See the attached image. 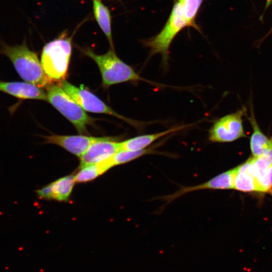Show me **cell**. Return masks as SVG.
<instances>
[{
	"label": "cell",
	"instance_id": "6da1fadb",
	"mask_svg": "<svg viewBox=\"0 0 272 272\" xmlns=\"http://www.w3.org/2000/svg\"><path fill=\"white\" fill-rule=\"evenodd\" d=\"M0 54L10 59L18 74L26 82L40 88L52 84L37 54L28 48L25 41L21 44L9 45L1 40Z\"/></svg>",
	"mask_w": 272,
	"mask_h": 272
},
{
	"label": "cell",
	"instance_id": "7a4b0ae2",
	"mask_svg": "<svg viewBox=\"0 0 272 272\" xmlns=\"http://www.w3.org/2000/svg\"><path fill=\"white\" fill-rule=\"evenodd\" d=\"M82 51L96 63L102 76V85L105 88L129 81L149 82L142 78L130 66L119 58L112 49L101 55L94 53L89 48L82 49Z\"/></svg>",
	"mask_w": 272,
	"mask_h": 272
},
{
	"label": "cell",
	"instance_id": "3957f363",
	"mask_svg": "<svg viewBox=\"0 0 272 272\" xmlns=\"http://www.w3.org/2000/svg\"><path fill=\"white\" fill-rule=\"evenodd\" d=\"M72 37L61 36L46 44L41 55L43 70L52 82L60 83L67 74L72 52Z\"/></svg>",
	"mask_w": 272,
	"mask_h": 272
},
{
	"label": "cell",
	"instance_id": "277c9868",
	"mask_svg": "<svg viewBox=\"0 0 272 272\" xmlns=\"http://www.w3.org/2000/svg\"><path fill=\"white\" fill-rule=\"evenodd\" d=\"M48 101L75 127L82 135L88 134L87 126L92 125L94 119L85 110L59 85L48 87Z\"/></svg>",
	"mask_w": 272,
	"mask_h": 272
},
{
	"label": "cell",
	"instance_id": "5b68a950",
	"mask_svg": "<svg viewBox=\"0 0 272 272\" xmlns=\"http://www.w3.org/2000/svg\"><path fill=\"white\" fill-rule=\"evenodd\" d=\"M185 27L186 24L182 5L177 1L162 30L156 36L145 41L144 44L150 48L151 55L161 54L163 63L166 64L169 46L177 34Z\"/></svg>",
	"mask_w": 272,
	"mask_h": 272
},
{
	"label": "cell",
	"instance_id": "8992f818",
	"mask_svg": "<svg viewBox=\"0 0 272 272\" xmlns=\"http://www.w3.org/2000/svg\"><path fill=\"white\" fill-rule=\"evenodd\" d=\"M246 113L243 107L217 120L209 130V140L213 143H229L246 137L242 119Z\"/></svg>",
	"mask_w": 272,
	"mask_h": 272
},
{
	"label": "cell",
	"instance_id": "52a82bcc",
	"mask_svg": "<svg viewBox=\"0 0 272 272\" xmlns=\"http://www.w3.org/2000/svg\"><path fill=\"white\" fill-rule=\"evenodd\" d=\"M61 88L68 94L84 110L96 113L113 115L132 123L130 120L118 114L107 105L96 95L83 88L75 86L65 80L59 84Z\"/></svg>",
	"mask_w": 272,
	"mask_h": 272
},
{
	"label": "cell",
	"instance_id": "ba28073f",
	"mask_svg": "<svg viewBox=\"0 0 272 272\" xmlns=\"http://www.w3.org/2000/svg\"><path fill=\"white\" fill-rule=\"evenodd\" d=\"M237 167L224 172L200 184L183 187L175 192L161 198L167 203L186 193L204 189H234L235 175Z\"/></svg>",
	"mask_w": 272,
	"mask_h": 272
},
{
	"label": "cell",
	"instance_id": "9c48e42d",
	"mask_svg": "<svg viewBox=\"0 0 272 272\" xmlns=\"http://www.w3.org/2000/svg\"><path fill=\"white\" fill-rule=\"evenodd\" d=\"M109 138L88 137L82 134L78 135L52 134L43 136L45 144L58 145L80 158L93 144Z\"/></svg>",
	"mask_w": 272,
	"mask_h": 272
},
{
	"label": "cell",
	"instance_id": "30bf717a",
	"mask_svg": "<svg viewBox=\"0 0 272 272\" xmlns=\"http://www.w3.org/2000/svg\"><path fill=\"white\" fill-rule=\"evenodd\" d=\"M109 137L93 144L80 157L79 169L87 165L102 162L120 151V142Z\"/></svg>",
	"mask_w": 272,
	"mask_h": 272
},
{
	"label": "cell",
	"instance_id": "8fae6325",
	"mask_svg": "<svg viewBox=\"0 0 272 272\" xmlns=\"http://www.w3.org/2000/svg\"><path fill=\"white\" fill-rule=\"evenodd\" d=\"M0 92L19 99H35L48 101L47 93L44 90L27 82L0 81Z\"/></svg>",
	"mask_w": 272,
	"mask_h": 272
},
{
	"label": "cell",
	"instance_id": "7c38bea8",
	"mask_svg": "<svg viewBox=\"0 0 272 272\" xmlns=\"http://www.w3.org/2000/svg\"><path fill=\"white\" fill-rule=\"evenodd\" d=\"M75 182V176H65L37 189L36 192L39 198L66 201L70 198Z\"/></svg>",
	"mask_w": 272,
	"mask_h": 272
},
{
	"label": "cell",
	"instance_id": "4fadbf2b",
	"mask_svg": "<svg viewBox=\"0 0 272 272\" xmlns=\"http://www.w3.org/2000/svg\"><path fill=\"white\" fill-rule=\"evenodd\" d=\"M234 189L243 192H259L258 182L252 171L250 158L237 167Z\"/></svg>",
	"mask_w": 272,
	"mask_h": 272
},
{
	"label": "cell",
	"instance_id": "5bb4252c",
	"mask_svg": "<svg viewBox=\"0 0 272 272\" xmlns=\"http://www.w3.org/2000/svg\"><path fill=\"white\" fill-rule=\"evenodd\" d=\"M248 119L252 128L250 139V150L252 157H257L263 154L269 149L272 143V139L267 138L261 131L251 107Z\"/></svg>",
	"mask_w": 272,
	"mask_h": 272
},
{
	"label": "cell",
	"instance_id": "9a60e30c",
	"mask_svg": "<svg viewBox=\"0 0 272 272\" xmlns=\"http://www.w3.org/2000/svg\"><path fill=\"white\" fill-rule=\"evenodd\" d=\"M188 125H182L155 133L134 137L120 142V151H137L147 148L155 141L168 134L181 130Z\"/></svg>",
	"mask_w": 272,
	"mask_h": 272
},
{
	"label": "cell",
	"instance_id": "2e32d148",
	"mask_svg": "<svg viewBox=\"0 0 272 272\" xmlns=\"http://www.w3.org/2000/svg\"><path fill=\"white\" fill-rule=\"evenodd\" d=\"M93 11L99 26L106 36L111 48L114 50L111 34L110 11L101 1L94 0L93 2Z\"/></svg>",
	"mask_w": 272,
	"mask_h": 272
},
{
	"label": "cell",
	"instance_id": "e0dca14e",
	"mask_svg": "<svg viewBox=\"0 0 272 272\" xmlns=\"http://www.w3.org/2000/svg\"><path fill=\"white\" fill-rule=\"evenodd\" d=\"M112 167L109 158L98 163L80 168L75 175V181L79 183L91 181Z\"/></svg>",
	"mask_w": 272,
	"mask_h": 272
},
{
	"label": "cell",
	"instance_id": "ac0fdd59",
	"mask_svg": "<svg viewBox=\"0 0 272 272\" xmlns=\"http://www.w3.org/2000/svg\"><path fill=\"white\" fill-rule=\"evenodd\" d=\"M155 152L156 153L155 147L137 151L121 150L111 156L110 160L113 167L130 162L143 156Z\"/></svg>",
	"mask_w": 272,
	"mask_h": 272
},
{
	"label": "cell",
	"instance_id": "d6986e66",
	"mask_svg": "<svg viewBox=\"0 0 272 272\" xmlns=\"http://www.w3.org/2000/svg\"><path fill=\"white\" fill-rule=\"evenodd\" d=\"M203 0H184L182 5V14L186 27H192L199 30L195 18Z\"/></svg>",
	"mask_w": 272,
	"mask_h": 272
},
{
	"label": "cell",
	"instance_id": "ffe728a7",
	"mask_svg": "<svg viewBox=\"0 0 272 272\" xmlns=\"http://www.w3.org/2000/svg\"><path fill=\"white\" fill-rule=\"evenodd\" d=\"M259 192H268L272 187V164L264 172L258 180Z\"/></svg>",
	"mask_w": 272,
	"mask_h": 272
},
{
	"label": "cell",
	"instance_id": "44dd1931",
	"mask_svg": "<svg viewBox=\"0 0 272 272\" xmlns=\"http://www.w3.org/2000/svg\"><path fill=\"white\" fill-rule=\"evenodd\" d=\"M184 0H178L177 2L180 4H182Z\"/></svg>",
	"mask_w": 272,
	"mask_h": 272
}]
</instances>
